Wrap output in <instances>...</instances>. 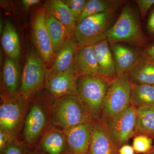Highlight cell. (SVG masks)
<instances>
[{
	"label": "cell",
	"mask_w": 154,
	"mask_h": 154,
	"mask_svg": "<svg viewBox=\"0 0 154 154\" xmlns=\"http://www.w3.org/2000/svg\"><path fill=\"white\" fill-rule=\"evenodd\" d=\"M131 84L154 85V63L140 57L127 73Z\"/></svg>",
	"instance_id": "cell-20"
},
{
	"label": "cell",
	"mask_w": 154,
	"mask_h": 154,
	"mask_svg": "<svg viewBox=\"0 0 154 154\" xmlns=\"http://www.w3.org/2000/svg\"><path fill=\"white\" fill-rule=\"evenodd\" d=\"M146 154H154V146L149 152Z\"/></svg>",
	"instance_id": "cell-36"
},
{
	"label": "cell",
	"mask_w": 154,
	"mask_h": 154,
	"mask_svg": "<svg viewBox=\"0 0 154 154\" xmlns=\"http://www.w3.org/2000/svg\"></svg>",
	"instance_id": "cell-38"
},
{
	"label": "cell",
	"mask_w": 154,
	"mask_h": 154,
	"mask_svg": "<svg viewBox=\"0 0 154 154\" xmlns=\"http://www.w3.org/2000/svg\"><path fill=\"white\" fill-rule=\"evenodd\" d=\"M33 40L36 50L44 60L46 66H51L56 53L45 22L44 10H39L32 22Z\"/></svg>",
	"instance_id": "cell-9"
},
{
	"label": "cell",
	"mask_w": 154,
	"mask_h": 154,
	"mask_svg": "<svg viewBox=\"0 0 154 154\" xmlns=\"http://www.w3.org/2000/svg\"><path fill=\"white\" fill-rule=\"evenodd\" d=\"M115 17V11L103 12L87 17L77 24L74 34L79 47L94 45L106 39Z\"/></svg>",
	"instance_id": "cell-3"
},
{
	"label": "cell",
	"mask_w": 154,
	"mask_h": 154,
	"mask_svg": "<svg viewBox=\"0 0 154 154\" xmlns=\"http://www.w3.org/2000/svg\"><path fill=\"white\" fill-rule=\"evenodd\" d=\"M11 141L8 135L0 130V152H2Z\"/></svg>",
	"instance_id": "cell-31"
},
{
	"label": "cell",
	"mask_w": 154,
	"mask_h": 154,
	"mask_svg": "<svg viewBox=\"0 0 154 154\" xmlns=\"http://www.w3.org/2000/svg\"><path fill=\"white\" fill-rule=\"evenodd\" d=\"M31 154H45L44 153H41L37 152H33Z\"/></svg>",
	"instance_id": "cell-37"
},
{
	"label": "cell",
	"mask_w": 154,
	"mask_h": 154,
	"mask_svg": "<svg viewBox=\"0 0 154 154\" xmlns=\"http://www.w3.org/2000/svg\"><path fill=\"white\" fill-rule=\"evenodd\" d=\"M119 1L109 0H88L79 18L77 21V24L83 19L100 13L110 11H116L119 6Z\"/></svg>",
	"instance_id": "cell-26"
},
{
	"label": "cell",
	"mask_w": 154,
	"mask_h": 154,
	"mask_svg": "<svg viewBox=\"0 0 154 154\" xmlns=\"http://www.w3.org/2000/svg\"><path fill=\"white\" fill-rule=\"evenodd\" d=\"M141 19L143 20L149 10L154 5V0H136Z\"/></svg>",
	"instance_id": "cell-30"
},
{
	"label": "cell",
	"mask_w": 154,
	"mask_h": 154,
	"mask_svg": "<svg viewBox=\"0 0 154 154\" xmlns=\"http://www.w3.org/2000/svg\"><path fill=\"white\" fill-rule=\"evenodd\" d=\"M93 122L63 129L69 154L88 153L91 143Z\"/></svg>",
	"instance_id": "cell-12"
},
{
	"label": "cell",
	"mask_w": 154,
	"mask_h": 154,
	"mask_svg": "<svg viewBox=\"0 0 154 154\" xmlns=\"http://www.w3.org/2000/svg\"><path fill=\"white\" fill-rule=\"evenodd\" d=\"M47 113L45 108L37 103L30 107L25 116L23 136L26 143L32 145L36 142L46 127Z\"/></svg>",
	"instance_id": "cell-11"
},
{
	"label": "cell",
	"mask_w": 154,
	"mask_h": 154,
	"mask_svg": "<svg viewBox=\"0 0 154 154\" xmlns=\"http://www.w3.org/2000/svg\"><path fill=\"white\" fill-rule=\"evenodd\" d=\"M2 44L8 57L16 61L21 54V47L19 36L14 25L9 21L6 22L2 33Z\"/></svg>",
	"instance_id": "cell-21"
},
{
	"label": "cell",
	"mask_w": 154,
	"mask_h": 154,
	"mask_svg": "<svg viewBox=\"0 0 154 154\" xmlns=\"http://www.w3.org/2000/svg\"><path fill=\"white\" fill-rule=\"evenodd\" d=\"M75 66L80 76L102 77L94 45L79 48Z\"/></svg>",
	"instance_id": "cell-17"
},
{
	"label": "cell",
	"mask_w": 154,
	"mask_h": 154,
	"mask_svg": "<svg viewBox=\"0 0 154 154\" xmlns=\"http://www.w3.org/2000/svg\"><path fill=\"white\" fill-rule=\"evenodd\" d=\"M42 150L45 154H69L65 135L63 131L55 127L48 129L41 143Z\"/></svg>",
	"instance_id": "cell-19"
},
{
	"label": "cell",
	"mask_w": 154,
	"mask_h": 154,
	"mask_svg": "<svg viewBox=\"0 0 154 154\" xmlns=\"http://www.w3.org/2000/svg\"><path fill=\"white\" fill-rule=\"evenodd\" d=\"M106 39L110 44L126 42L138 47L146 44L139 16L130 4L123 7L118 19L108 30Z\"/></svg>",
	"instance_id": "cell-1"
},
{
	"label": "cell",
	"mask_w": 154,
	"mask_h": 154,
	"mask_svg": "<svg viewBox=\"0 0 154 154\" xmlns=\"http://www.w3.org/2000/svg\"><path fill=\"white\" fill-rule=\"evenodd\" d=\"M45 22L56 54L71 35L66 27L52 16L45 14Z\"/></svg>",
	"instance_id": "cell-24"
},
{
	"label": "cell",
	"mask_w": 154,
	"mask_h": 154,
	"mask_svg": "<svg viewBox=\"0 0 154 154\" xmlns=\"http://www.w3.org/2000/svg\"><path fill=\"white\" fill-rule=\"evenodd\" d=\"M110 82L100 76H80L77 96L94 120L102 118L103 103Z\"/></svg>",
	"instance_id": "cell-2"
},
{
	"label": "cell",
	"mask_w": 154,
	"mask_h": 154,
	"mask_svg": "<svg viewBox=\"0 0 154 154\" xmlns=\"http://www.w3.org/2000/svg\"><path fill=\"white\" fill-rule=\"evenodd\" d=\"M147 29L149 33L154 34V10L151 14L148 21Z\"/></svg>",
	"instance_id": "cell-33"
},
{
	"label": "cell",
	"mask_w": 154,
	"mask_h": 154,
	"mask_svg": "<svg viewBox=\"0 0 154 154\" xmlns=\"http://www.w3.org/2000/svg\"><path fill=\"white\" fill-rule=\"evenodd\" d=\"M118 152L119 154H135V153L132 146L128 144L120 147L119 149Z\"/></svg>",
	"instance_id": "cell-32"
},
{
	"label": "cell",
	"mask_w": 154,
	"mask_h": 154,
	"mask_svg": "<svg viewBox=\"0 0 154 154\" xmlns=\"http://www.w3.org/2000/svg\"><path fill=\"white\" fill-rule=\"evenodd\" d=\"M80 76L75 65L66 71L46 78L45 86L56 99L70 95L77 96Z\"/></svg>",
	"instance_id": "cell-10"
},
{
	"label": "cell",
	"mask_w": 154,
	"mask_h": 154,
	"mask_svg": "<svg viewBox=\"0 0 154 154\" xmlns=\"http://www.w3.org/2000/svg\"><path fill=\"white\" fill-rule=\"evenodd\" d=\"M131 83L127 73L110 83L103 103L102 118L105 122L122 113L130 105Z\"/></svg>",
	"instance_id": "cell-7"
},
{
	"label": "cell",
	"mask_w": 154,
	"mask_h": 154,
	"mask_svg": "<svg viewBox=\"0 0 154 154\" xmlns=\"http://www.w3.org/2000/svg\"><path fill=\"white\" fill-rule=\"evenodd\" d=\"M79 48L73 33L57 53L51 66L47 69L46 79L66 71L74 66Z\"/></svg>",
	"instance_id": "cell-14"
},
{
	"label": "cell",
	"mask_w": 154,
	"mask_h": 154,
	"mask_svg": "<svg viewBox=\"0 0 154 154\" xmlns=\"http://www.w3.org/2000/svg\"><path fill=\"white\" fill-rule=\"evenodd\" d=\"M137 109L130 105L124 111L106 122L110 137L119 149L137 134Z\"/></svg>",
	"instance_id": "cell-8"
},
{
	"label": "cell",
	"mask_w": 154,
	"mask_h": 154,
	"mask_svg": "<svg viewBox=\"0 0 154 154\" xmlns=\"http://www.w3.org/2000/svg\"><path fill=\"white\" fill-rule=\"evenodd\" d=\"M118 150L110 137L105 122L102 119L94 120L87 154H119Z\"/></svg>",
	"instance_id": "cell-13"
},
{
	"label": "cell",
	"mask_w": 154,
	"mask_h": 154,
	"mask_svg": "<svg viewBox=\"0 0 154 154\" xmlns=\"http://www.w3.org/2000/svg\"><path fill=\"white\" fill-rule=\"evenodd\" d=\"M27 101L19 94L2 95L0 106V130L12 140L17 139L24 125L27 109Z\"/></svg>",
	"instance_id": "cell-6"
},
{
	"label": "cell",
	"mask_w": 154,
	"mask_h": 154,
	"mask_svg": "<svg viewBox=\"0 0 154 154\" xmlns=\"http://www.w3.org/2000/svg\"><path fill=\"white\" fill-rule=\"evenodd\" d=\"M145 54L146 57L149 59L154 58V45L149 47L145 51Z\"/></svg>",
	"instance_id": "cell-35"
},
{
	"label": "cell",
	"mask_w": 154,
	"mask_h": 154,
	"mask_svg": "<svg viewBox=\"0 0 154 154\" xmlns=\"http://www.w3.org/2000/svg\"><path fill=\"white\" fill-rule=\"evenodd\" d=\"M110 45L117 77L128 72L140 57L139 53L119 43H112Z\"/></svg>",
	"instance_id": "cell-15"
},
{
	"label": "cell",
	"mask_w": 154,
	"mask_h": 154,
	"mask_svg": "<svg viewBox=\"0 0 154 154\" xmlns=\"http://www.w3.org/2000/svg\"><path fill=\"white\" fill-rule=\"evenodd\" d=\"M87 1L85 0H66L63 1L70 10L76 21L78 20L82 13L85 6Z\"/></svg>",
	"instance_id": "cell-28"
},
{
	"label": "cell",
	"mask_w": 154,
	"mask_h": 154,
	"mask_svg": "<svg viewBox=\"0 0 154 154\" xmlns=\"http://www.w3.org/2000/svg\"><path fill=\"white\" fill-rule=\"evenodd\" d=\"M41 1L39 0H23L22 3L25 8L29 9L33 6L36 5Z\"/></svg>",
	"instance_id": "cell-34"
},
{
	"label": "cell",
	"mask_w": 154,
	"mask_h": 154,
	"mask_svg": "<svg viewBox=\"0 0 154 154\" xmlns=\"http://www.w3.org/2000/svg\"><path fill=\"white\" fill-rule=\"evenodd\" d=\"M45 14L54 17L66 28L69 34L74 33L76 21L69 7L61 0L48 1L44 9Z\"/></svg>",
	"instance_id": "cell-18"
},
{
	"label": "cell",
	"mask_w": 154,
	"mask_h": 154,
	"mask_svg": "<svg viewBox=\"0 0 154 154\" xmlns=\"http://www.w3.org/2000/svg\"><path fill=\"white\" fill-rule=\"evenodd\" d=\"M137 134H144L154 139V107L137 109Z\"/></svg>",
	"instance_id": "cell-25"
},
{
	"label": "cell",
	"mask_w": 154,
	"mask_h": 154,
	"mask_svg": "<svg viewBox=\"0 0 154 154\" xmlns=\"http://www.w3.org/2000/svg\"><path fill=\"white\" fill-rule=\"evenodd\" d=\"M20 70L17 62L11 58H6L2 72L3 82L7 94L11 96L19 94Z\"/></svg>",
	"instance_id": "cell-22"
},
{
	"label": "cell",
	"mask_w": 154,
	"mask_h": 154,
	"mask_svg": "<svg viewBox=\"0 0 154 154\" xmlns=\"http://www.w3.org/2000/svg\"><path fill=\"white\" fill-rule=\"evenodd\" d=\"M152 139L144 134L135 136L133 141V147L137 154H146L153 147Z\"/></svg>",
	"instance_id": "cell-27"
},
{
	"label": "cell",
	"mask_w": 154,
	"mask_h": 154,
	"mask_svg": "<svg viewBox=\"0 0 154 154\" xmlns=\"http://www.w3.org/2000/svg\"><path fill=\"white\" fill-rule=\"evenodd\" d=\"M25 60L19 95L28 101L45 84L47 69L43 59L35 48L28 51Z\"/></svg>",
	"instance_id": "cell-5"
},
{
	"label": "cell",
	"mask_w": 154,
	"mask_h": 154,
	"mask_svg": "<svg viewBox=\"0 0 154 154\" xmlns=\"http://www.w3.org/2000/svg\"><path fill=\"white\" fill-rule=\"evenodd\" d=\"M94 46L101 76L111 83L117 76L109 42L105 39L94 45Z\"/></svg>",
	"instance_id": "cell-16"
},
{
	"label": "cell",
	"mask_w": 154,
	"mask_h": 154,
	"mask_svg": "<svg viewBox=\"0 0 154 154\" xmlns=\"http://www.w3.org/2000/svg\"><path fill=\"white\" fill-rule=\"evenodd\" d=\"M26 153L25 147L17 140L11 141L1 152V154H26Z\"/></svg>",
	"instance_id": "cell-29"
},
{
	"label": "cell",
	"mask_w": 154,
	"mask_h": 154,
	"mask_svg": "<svg viewBox=\"0 0 154 154\" xmlns=\"http://www.w3.org/2000/svg\"><path fill=\"white\" fill-rule=\"evenodd\" d=\"M53 122L63 129L94 120L88 115L77 96L70 95L56 99L51 110Z\"/></svg>",
	"instance_id": "cell-4"
},
{
	"label": "cell",
	"mask_w": 154,
	"mask_h": 154,
	"mask_svg": "<svg viewBox=\"0 0 154 154\" xmlns=\"http://www.w3.org/2000/svg\"><path fill=\"white\" fill-rule=\"evenodd\" d=\"M130 105L136 109L144 106L154 107V85L131 84Z\"/></svg>",
	"instance_id": "cell-23"
}]
</instances>
